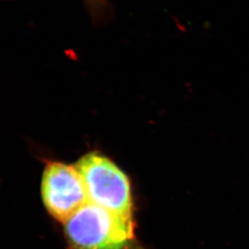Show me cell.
<instances>
[{
  "label": "cell",
  "instance_id": "cell-1",
  "mask_svg": "<svg viewBox=\"0 0 249 249\" xmlns=\"http://www.w3.org/2000/svg\"><path fill=\"white\" fill-rule=\"evenodd\" d=\"M67 249H141L133 218L87 202L63 223Z\"/></svg>",
  "mask_w": 249,
  "mask_h": 249
},
{
  "label": "cell",
  "instance_id": "cell-2",
  "mask_svg": "<svg viewBox=\"0 0 249 249\" xmlns=\"http://www.w3.org/2000/svg\"><path fill=\"white\" fill-rule=\"evenodd\" d=\"M89 202L113 213L133 218L132 184L115 160L98 150L87 151L75 163Z\"/></svg>",
  "mask_w": 249,
  "mask_h": 249
},
{
  "label": "cell",
  "instance_id": "cell-3",
  "mask_svg": "<svg viewBox=\"0 0 249 249\" xmlns=\"http://www.w3.org/2000/svg\"><path fill=\"white\" fill-rule=\"evenodd\" d=\"M41 196L48 214L62 224L89 202L85 184L76 165L61 160L46 161Z\"/></svg>",
  "mask_w": 249,
  "mask_h": 249
},
{
  "label": "cell",
  "instance_id": "cell-4",
  "mask_svg": "<svg viewBox=\"0 0 249 249\" xmlns=\"http://www.w3.org/2000/svg\"><path fill=\"white\" fill-rule=\"evenodd\" d=\"M85 4L95 23L101 24L106 22L111 15L107 0H85Z\"/></svg>",
  "mask_w": 249,
  "mask_h": 249
}]
</instances>
